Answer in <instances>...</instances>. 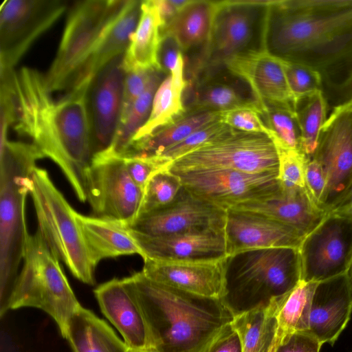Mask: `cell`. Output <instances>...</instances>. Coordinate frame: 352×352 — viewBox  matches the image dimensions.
<instances>
[{"mask_svg":"<svg viewBox=\"0 0 352 352\" xmlns=\"http://www.w3.org/2000/svg\"><path fill=\"white\" fill-rule=\"evenodd\" d=\"M94 78L79 79L59 99L52 97L45 74L23 67L14 72L13 128L32 140L61 169L80 201H87V172L93 157L88 96Z\"/></svg>","mask_w":352,"mask_h":352,"instance_id":"6da1fadb","label":"cell"},{"mask_svg":"<svg viewBox=\"0 0 352 352\" xmlns=\"http://www.w3.org/2000/svg\"><path fill=\"white\" fill-rule=\"evenodd\" d=\"M264 50L313 68L322 92L332 89L352 67V0L270 1Z\"/></svg>","mask_w":352,"mask_h":352,"instance_id":"7a4b0ae2","label":"cell"},{"mask_svg":"<svg viewBox=\"0 0 352 352\" xmlns=\"http://www.w3.org/2000/svg\"><path fill=\"white\" fill-rule=\"evenodd\" d=\"M145 320L157 352H204L234 316L221 299L205 297L146 278H124Z\"/></svg>","mask_w":352,"mask_h":352,"instance_id":"3957f363","label":"cell"},{"mask_svg":"<svg viewBox=\"0 0 352 352\" xmlns=\"http://www.w3.org/2000/svg\"><path fill=\"white\" fill-rule=\"evenodd\" d=\"M1 133L0 176V315L16 280L30 234L25 220V201L32 186L36 162L44 156L32 143L11 141Z\"/></svg>","mask_w":352,"mask_h":352,"instance_id":"277c9868","label":"cell"},{"mask_svg":"<svg viewBox=\"0 0 352 352\" xmlns=\"http://www.w3.org/2000/svg\"><path fill=\"white\" fill-rule=\"evenodd\" d=\"M301 280L298 248L243 251L226 257L221 300L234 316L262 307H279Z\"/></svg>","mask_w":352,"mask_h":352,"instance_id":"5b68a950","label":"cell"},{"mask_svg":"<svg viewBox=\"0 0 352 352\" xmlns=\"http://www.w3.org/2000/svg\"><path fill=\"white\" fill-rule=\"evenodd\" d=\"M23 261L6 312L26 307L40 309L53 318L64 338L68 321L81 305L59 259L51 252L38 230L30 235Z\"/></svg>","mask_w":352,"mask_h":352,"instance_id":"8992f818","label":"cell"},{"mask_svg":"<svg viewBox=\"0 0 352 352\" xmlns=\"http://www.w3.org/2000/svg\"><path fill=\"white\" fill-rule=\"evenodd\" d=\"M32 196L38 232L51 252L81 282L94 285V267L76 217V210L51 180L47 171L35 167Z\"/></svg>","mask_w":352,"mask_h":352,"instance_id":"52a82bcc","label":"cell"},{"mask_svg":"<svg viewBox=\"0 0 352 352\" xmlns=\"http://www.w3.org/2000/svg\"><path fill=\"white\" fill-rule=\"evenodd\" d=\"M124 0L75 1L69 8L56 57L45 74L51 92L69 89L83 71L103 29Z\"/></svg>","mask_w":352,"mask_h":352,"instance_id":"ba28073f","label":"cell"},{"mask_svg":"<svg viewBox=\"0 0 352 352\" xmlns=\"http://www.w3.org/2000/svg\"><path fill=\"white\" fill-rule=\"evenodd\" d=\"M270 1H216L210 36L201 54L204 68L225 65L232 58L264 50Z\"/></svg>","mask_w":352,"mask_h":352,"instance_id":"9c48e42d","label":"cell"},{"mask_svg":"<svg viewBox=\"0 0 352 352\" xmlns=\"http://www.w3.org/2000/svg\"><path fill=\"white\" fill-rule=\"evenodd\" d=\"M170 170L232 169L250 173H278L279 152L267 134L232 129L176 159Z\"/></svg>","mask_w":352,"mask_h":352,"instance_id":"30bf717a","label":"cell"},{"mask_svg":"<svg viewBox=\"0 0 352 352\" xmlns=\"http://www.w3.org/2000/svg\"><path fill=\"white\" fill-rule=\"evenodd\" d=\"M170 171L194 195L226 210L269 199L283 191L278 173H250L221 168Z\"/></svg>","mask_w":352,"mask_h":352,"instance_id":"8fae6325","label":"cell"},{"mask_svg":"<svg viewBox=\"0 0 352 352\" xmlns=\"http://www.w3.org/2000/svg\"><path fill=\"white\" fill-rule=\"evenodd\" d=\"M311 157L322 166L327 186L320 208L328 214L352 191V99L334 107Z\"/></svg>","mask_w":352,"mask_h":352,"instance_id":"7c38bea8","label":"cell"},{"mask_svg":"<svg viewBox=\"0 0 352 352\" xmlns=\"http://www.w3.org/2000/svg\"><path fill=\"white\" fill-rule=\"evenodd\" d=\"M86 184L87 200L94 217L128 227L136 220L144 192L131 177L122 157L94 155Z\"/></svg>","mask_w":352,"mask_h":352,"instance_id":"4fadbf2b","label":"cell"},{"mask_svg":"<svg viewBox=\"0 0 352 352\" xmlns=\"http://www.w3.org/2000/svg\"><path fill=\"white\" fill-rule=\"evenodd\" d=\"M298 251L301 280L320 283L352 266V217L331 212L302 239Z\"/></svg>","mask_w":352,"mask_h":352,"instance_id":"5bb4252c","label":"cell"},{"mask_svg":"<svg viewBox=\"0 0 352 352\" xmlns=\"http://www.w3.org/2000/svg\"><path fill=\"white\" fill-rule=\"evenodd\" d=\"M68 8L63 0H8L0 10V67L12 70Z\"/></svg>","mask_w":352,"mask_h":352,"instance_id":"9a60e30c","label":"cell"},{"mask_svg":"<svg viewBox=\"0 0 352 352\" xmlns=\"http://www.w3.org/2000/svg\"><path fill=\"white\" fill-rule=\"evenodd\" d=\"M227 210L208 202L184 186L168 205L138 217L129 228L150 236L224 230Z\"/></svg>","mask_w":352,"mask_h":352,"instance_id":"2e32d148","label":"cell"},{"mask_svg":"<svg viewBox=\"0 0 352 352\" xmlns=\"http://www.w3.org/2000/svg\"><path fill=\"white\" fill-rule=\"evenodd\" d=\"M186 83L182 96L186 111L223 112L254 107L263 111V104L250 85L226 65L204 68Z\"/></svg>","mask_w":352,"mask_h":352,"instance_id":"e0dca14e","label":"cell"},{"mask_svg":"<svg viewBox=\"0 0 352 352\" xmlns=\"http://www.w3.org/2000/svg\"><path fill=\"white\" fill-rule=\"evenodd\" d=\"M124 54L100 70L89 88L88 107L93 157L110 146L119 124L125 76Z\"/></svg>","mask_w":352,"mask_h":352,"instance_id":"ac0fdd59","label":"cell"},{"mask_svg":"<svg viewBox=\"0 0 352 352\" xmlns=\"http://www.w3.org/2000/svg\"><path fill=\"white\" fill-rule=\"evenodd\" d=\"M225 236L228 256L274 248H298L305 237L295 228L247 210H227Z\"/></svg>","mask_w":352,"mask_h":352,"instance_id":"d6986e66","label":"cell"},{"mask_svg":"<svg viewBox=\"0 0 352 352\" xmlns=\"http://www.w3.org/2000/svg\"><path fill=\"white\" fill-rule=\"evenodd\" d=\"M130 232L146 258L166 261H200L228 256L224 230H208L166 236Z\"/></svg>","mask_w":352,"mask_h":352,"instance_id":"ffe728a7","label":"cell"},{"mask_svg":"<svg viewBox=\"0 0 352 352\" xmlns=\"http://www.w3.org/2000/svg\"><path fill=\"white\" fill-rule=\"evenodd\" d=\"M226 257L200 261H166L146 258L143 274L156 283L194 294L221 298Z\"/></svg>","mask_w":352,"mask_h":352,"instance_id":"44dd1931","label":"cell"},{"mask_svg":"<svg viewBox=\"0 0 352 352\" xmlns=\"http://www.w3.org/2000/svg\"><path fill=\"white\" fill-rule=\"evenodd\" d=\"M352 313V280L349 273L318 283L313 296L308 331L333 346Z\"/></svg>","mask_w":352,"mask_h":352,"instance_id":"7402d4cb","label":"cell"},{"mask_svg":"<svg viewBox=\"0 0 352 352\" xmlns=\"http://www.w3.org/2000/svg\"><path fill=\"white\" fill-rule=\"evenodd\" d=\"M94 294L102 312L122 335L129 349H151L145 320L124 278H113L100 285Z\"/></svg>","mask_w":352,"mask_h":352,"instance_id":"603a6c76","label":"cell"},{"mask_svg":"<svg viewBox=\"0 0 352 352\" xmlns=\"http://www.w3.org/2000/svg\"><path fill=\"white\" fill-rule=\"evenodd\" d=\"M226 67L243 78L263 104L292 107L294 99L287 85L283 63L265 51L236 56Z\"/></svg>","mask_w":352,"mask_h":352,"instance_id":"cb8c5ba5","label":"cell"},{"mask_svg":"<svg viewBox=\"0 0 352 352\" xmlns=\"http://www.w3.org/2000/svg\"><path fill=\"white\" fill-rule=\"evenodd\" d=\"M232 208L250 211L276 220L295 228L304 236L327 215L305 187L283 188L282 192L274 197L241 204Z\"/></svg>","mask_w":352,"mask_h":352,"instance_id":"d4e9b609","label":"cell"},{"mask_svg":"<svg viewBox=\"0 0 352 352\" xmlns=\"http://www.w3.org/2000/svg\"><path fill=\"white\" fill-rule=\"evenodd\" d=\"M142 3L140 0H124L103 29L93 54L76 81L85 76L94 78L111 60L125 53L140 19Z\"/></svg>","mask_w":352,"mask_h":352,"instance_id":"484cf974","label":"cell"},{"mask_svg":"<svg viewBox=\"0 0 352 352\" xmlns=\"http://www.w3.org/2000/svg\"><path fill=\"white\" fill-rule=\"evenodd\" d=\"M76 217L94 268L107 258L135 254L142 256L127 226L111 219L85 216L76 211Z\"/></svg>","mask_w":352,"mask_h":352,"instance_id":"4316f807","label":"cell"},{"mask_svg":"<svg viewBox=\"0 0 352 352\" xmlns=\"http://www.w3.org/2000/svg\"><path fill=\"white\" fill-rule=\"evenodd\" d=\"M216 1L190 0L169 23L161 30L163 34L172 36L183 53L201 50V54L209 41Z\"/></svg>","mask_w":352,"mask_h":352,"instance_id":"83f0119b","label":"cell"},{"mask_svg":"<svg viewBox=\"0 0 352 352\" xmlns=\"http://www.w3.org/2000/svg\"><path fill=\"white\" fill-rule=\"evenodd\" d=\"M221 112L203 109L186 111L169 125L146 138L133 142L122 157L158 156L196 131L221 120Z\"/></svg>","mask_w":352,"mask_h":352,"instance_id":"f1b7e54d","label":"cell"},{"mask_svg":"<svg viewBox=\"0 0 352 352\" xmlns=\"http://www.w3.org/2000/svg\"><path fill=\"white\" fill-rule=\"evenodd\" d=\"M64 338L74 352H129L104 320L82 306L68 321Z\"/></svg>","mask_w":352,"mask_h":352,"instance_id":"f546056e","label":"cell"},{"mask_svg":"<svg viewBox=\"0 0 352 352\" xmlns=\"http://www.w3.org/2000/svg\"><path fill=\"white\" fill-rule=\"evenodd\" d=\"M140 19L124 54V72L137 69H159L157 52L161 40V22L153 0L142 1Z\"/></svg>","mask_w":352,"mask_h":352,"instance_id":"4dcf8cb0","label":"cell"},{"mask_svg":"<svg viewBox=\"0 0 352 352\" xmlns=\"http://www.w3.org/2000/svg\"><path fill=\"white\" fill-rule=\"evenodd\" d=\"M167 76L160 69L153 70L145 90L135 101L127 116L120 121L111 144L107 149L96 155L107 157H121L124 155L138 131L148 119L155 92Z\"/></svg>","mask_w":352,"mask_h":352,"instance_id":"1f68e13d","label":"cell"},{"mask_svg":"<svg viewBox=\"0 0 352 352\" xmlns=\"http://www.w3.org/2000/svg\"><path fill=\"white\" fill-rule=\"evenodd\" d=\"M278 309L272 305L234 316L231 324L240 338L243 352H269L277 336Z\"/></svg>","mask_w":352,"mask_h":352,"instance_id":"d6a6232c","label":"cell"},{"mask_svg":"<svg viewBox=\"0 0 352 352\" xmlns=\"http://www.w3.org/2000/svg\"><path fill=\"white\" fill-rule=\"evenodd\" d=\"M184 89L174 82L170 74L164 79L154 96L149 118L131 144L169 125L186 111L182 100Z\"/></svg>","mask_w":352,"mask_h":352,"instance_id":"836d02e7","label":"cell"},{"mask_svg":"<svg viewBox=\"0 0 352 352\" xmlns=\"http://www.w3.org/2000/svg\"><path fill=\"white\" fill-rule=\"evenodd\" d=\"M294 110L301 135V151L310 158L318 145L321 129L329 109L322 90L296 98Z\"/></svg>","mask_w":352,"mask_h":352,"instance_id":"e575fe53","label":"cell"},{"mask_svg":"<svg viewBox=\"0 0 352 352\" xmlns=\"http://www.w3.org/2000/svg\"><path fill=\"white\" fill-rule=\"evenodd\" d=\"M318 283L300 280L276 313L277 333L280 337L307 331L313 296Z\"/></svg>","mask_w":352,"mask_h":352,"instance_id":"d590c367","label":"cell"},{"mask_svg":"<svg viewBox=\"0 0 352 352\" xmlns=\"http://www.w3.org/2000/svg\"><path fill=\"white\" fill-rule=\"evenodd\" d=\"M263 106L261 116L277 147L301 151L300 131L294 108L277 104Z\"/></svg>","mask_w":352,"mask_h":352,"instance_id":"8d00e7d4","label":"cell"},{"mask_svg":"<svg viewBox=\"0 0 352 352\" xmlns=\"http://www.w3.org/2000/svg\"><path fill=\"white\" fill-rule=\"evenodd\" d=\"M182 187L180 178L168 166L155 172L144 190L137 219L170 204Z\"/></svg>","mask_w":352,"mask_h":352,"instance_id":"74e56055","label":"cell"},{"mask_svg":"<svg viewBox=\"0 0 352 352\" xmlns=\"http://www.w3.org/2000/svg\"><path fill=\"white\" fill-rule=\"evenodd\" d=\"M232 129L219 120L192 133L182 141L164 150L158 156L171 164L181 156L219 138Z\"/></svg>","mask_w":352,"mask_h":352,"instance_id":"f35d334b","label":"cell"},{"mask_svg":"<svg viewBox=\"0 0 352 352\" xmlns=\"http://www.w3.org/2000/svg\"><path fill=\"white\" fill-rule=\"evenodd\" d=\"M283 63L287 85L294 100L322 90V80L318 72L303 64Z\"/></svg>","mask_w":352,"mask_h":352,"instance_id":"ab89813d","label":"cell"},{"mask_svg":"<svg viewBox=\"0 0 352 352\" xmlns=\"http://www.w3.org/2000/svg\"><path fill=\"white\" fill-rule=\"evenodd\" d=\"M278 179L283 189L305 187L304 171L308 157L298 150L279 148Z\"/></svg>","mask_w":352,"mask_h":352,"instance_id":"60d3db41","label":"cell"},{"mask_svg":"<svg viewBox=\"0 0 352 352\" xmlns=\"http://www.w3.org/2000/svg\"><path fill=\"white\" fill-rule=\"evenodd\" d=\"M261 114L262 110L254 107H237L221 112V121L238 131L265 133L272 138Z\"/></svg>","mask_w":352,"mask_h":352,"instance_id":"b9f144b4","label":"cell"},{"mask_svg":"<svg viewBox=\"0 0 352 352\" xmlns=\"http://www.w3.org/2000/svg\"><path fill=\"white\" fill-rule=\"evenodd\" d=\"M153 69H137L125 72L120 121L127 116L135 101L145 90Z\"/></svg>","mask_w":352,"mask_h":352,"instance_id":"7bdbcfd3","label":"cell"},{"mask_svg":"<svg viewBox=\"0 0 352 352\" xmlns=\"http://www.w3.org/2000/svg\"><path fill=\"white\" fill-rule=\"evenodd\" d=\"M122 157L131 177L143 192L150 177L157 170L170 164L159 156Z\"/></svg>","mask_w":352,"mask_h":352,"instance_id":"ee69618b","label":"cell"},{"mask_svg":"<svg viewBox=\"0 0 352 352\" xmlns=\"http://www.w3.org/2000/svg\"><path fill=\"white\" fill-rule=\"evenodd\" d=\"M159 69L166 75L185 67L183 52L176 40L169 34H163L157 52Z\"/></svg>","mask_w":352,"mask_h":352,"instance_id":"f6af8a7d","label":"cell"},{"mask_svg":"<svg viewBox=\"0 0 352 352\" xmlns=\"http://www.w3.org/2000/svg\"><path fill=\"white\" fill-rule=\"evenodd\" d=\"M278 341L274 352H320L322 344L307 331L295 332L283 337L277 333Z\"/></svg>","mask_w":352,"mask_h":352,"instance_id":"bcb514c9","label":"cell"},{"mask_svg":"<svg viewBox=\"0 0 352 352\" xmlns=\"http://www.w3.org/2000/svg\"><path fill=\"white\" fill-rule=\"evenodd\" d=\"M305 186L315 203L320 207L327 181L320 164L313 158H307L304 171Z\"/></svg>","mask_w":352,"mask_h":352,"instance_id":"7dc6e473","label":"cell"},{"mask_svg":"<svg viewBox=\"0 0 352 352\" xmlns=\"http://www.w3.org/2000/svg\"><path fill=\"white\" fill-rule=\"evenodd\" d=\"M204 352H243L240 338L231 324L223 329Z\"/></svg>","mask_w":352,"mask_h":352,"instance_id":"c3c4849f","label":"cell"},{"mask_svg":"<svg viewBox=\"0 0 352 352\" xmlns=\"http://www.w3.org/2000/svg\"><path fill=\"white\" fill-rule=\"evenodd\" d=\"M324 97L329 109L352 99V68L340 85Z\"/></svg>","mask_w":352,"mask_h":352,"instance_id":"681fc988","label":"cell"},{"mask_svg":"<svg viewBox=\"0 0 352 352\" xmlns=\"http://www.w3.org/2000/svg\"><path fill=\"white\" fill-rule=\"evenodd\" d=\"M153 2L160 19L161 31L177 13L189 2V0H153Z\"/></svg>","mask_w":352,"mask_h":352,"instance_id":"f907efd6","label":"cell"},{"mask_svg":"<svg viewBox=\"0 0 352 352\" xmlns=\"http://www.w3.org/2000/svg\"><path fill=\"white\" fill-rule=\"evenodd\" d=\"M332 212H340L352 217V191L342 203Z\"/></svg>","mask_w":352,"mask_h":352,"instance_id":"816d5d0a","label":"cell"},{"mask_svg":"<svg viewBox=\"0 0 352 352\" xmlns=\"http://www.w3.org/2000/svg\"><path fill=\"white\" fill-rule=\"evenodd\" d=\"M278 341V335H277L276 336V338L275 341L274 342L272 347L270 348L269 352H274L275 351V349H276Z\"/></svg>","mask_w":352,"mask_h":352,"instance_id":"f5cc1de1","label":"cell"},{"mask_svg":"<svg viewBox=\"0 0 352 352\" xmlns=\"http://www.w3.org/2000/svg\"><path fill=\"white\" fill-rule=\"evenodd\" d=\"M129 352H157L152 349H146V350H141V351H135L129 349Z\"/></svg>","mask_w":352,"mask_h":352,"instance_id":"db71d44e","label":"cell"},{"mask_svg":"<svg viewBox=\"0 0 352 352\" xmlns=\"http://www.w3.org/2000/svg\"><path fill=\"white\" fill-rule=\"evenodd\" d=\"M349 275L351 276V278L352 280V266H351V269H350V270L349 272Z\"/></svg>","mask_w":352,"mask_h":352,"instance_id":"11a10c76","label":"cell"}]
</instances>
